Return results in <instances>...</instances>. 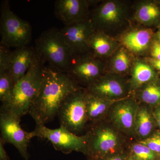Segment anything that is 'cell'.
<instances>
[{
  "instance_id": "1",
  "label": "cell",
  "mask_w": 160,
  "mask_h": 160,
  "mask_svg": "<svg viewBox=\"0 0 160 160\" xmlns=\"http://www.w3.org/2000/svg\"><path fill=\"white\" fill-rule=\"evenodd\" d=\"M81 88L66 72L44 66L42 86L29 113L36 125H45L58 116L66 98Z\"/></svg>"
},
{
  "instance_id": "2",
  "label": "cell",
  "mask_w": 160,
  "mask_h": 160,
  "mask_svg": "<svg viewBox=\"0 0 160 160\" xmlns=\"http://www.w3.org/2000/svg\"><path fill=\"white\" fill-rule=\"evenodd\" d=\"M132 2L102 0L91 9L90 19L95 30L116 39L131 26Z\"/></svg>"
},
{
  "instance_id": "3",
  "label": "cell",
  "mask_w": 160,
  "mask_h": 160,
  "mask_svg": "<svg viewBox=\"0 0 160 160\" xmlns=\"http://www.w3.org/2000/svg\"><path fill=\"white\" fill-rule=\"evenodd\" d=\"M44 63L36 52L32 65L15 85L10 102L5 106H1L0 111L7 112L20 119L29 113L42 86Z\"/></svg>"
},
{
  "instance_id": "4",
  "label": "cell",
  "mask_w": 160,
  "mask_h": 160,
  "mask_svg": "<svg viewBox=\"0 0 160 160\" xmlns=\"http://www.w3.org/2000/svg\"><path fill=\"white\" fill-rule=\"evenodd\" d=\"M35 50L44 62L66 72L72 56L60 29L50 28L42 32L36 41Z\"/></svg>"
},
{
  "instance_id": "5",
  "label": "cell",
  "mask_w": 160,
  "mask_h": 160,
  "mask_svg": "<svg viewBox=\"0 0 160 160\" xmlns=\"http://www.w3.org/2000/svg\"><path fill=\"white\" fill-rule=\"evenodd\" d=\"M0 33V45L9 49L28 46L31 39V25L15 14L7 1L1 6Z\"/></svg>"
},
{
  "instance_id": "6",
  "label": "cell",
  "mask_w": 160,
  "mask_h": 160,
  "mask_svg": "<svg viewBox=\"0 0 160 160\" xmlns=\"http://www.w3.org/2000/svg\"><path fill=\"white\" fill-rule=\"evenodd\" d=\"M58 116L60 126L73 134L77 135L84 129L88 121L85 89H78L66 98L60 106Z\"/></svg>"
},
{
  "instance_id": "7",
  "label": "cell",
  "mask_w": 160,
  "mask_h": 160,
  "mask_svg": "<svg viewBox=\"0 0 160 160\" xmlns=\"http://www.w3.org/2000/svg\"><path fill=\"white\" fill-rule=\"evenodd\" d=\"M30 139L34 137L46 139L52 144L55 149L65 154L72 152L87 151L86 136H79L73 134L63 127L51 129L45 125H36L33 131L29 132Z\"/></svg>"
},
{
  "instance_id": "8",
  "label": "cell",
  "mask_w": 160,
  "mask_h": 160,
  "mask_svg": "<svg viewBox=\"0 0 160 160\" xmlns=\"http://www.w3.org/2000/svg\"><path fill=\"white\" fill-rule=\"evenodd\" d=\"M106 60L95 57L90 52L72 58L66 72L78 85L89 87L106 73Z\"/></svg>"
},
{
  "instance_id": "9",
  "label": "cell",
  "mask_w": 160,
  "mask_h": 160,
  "mask_svg": "<svg viewBox=\"0 0 160 160\" xmlns=\"http://www.w3.org/2000/svg\"><path fill=\"white\" fill-rule=\"evenodd\" d=\"M84 89L92 95L114 102L128 98L131 91L129 77L107 72Z\"/></svg>"
},
{
  "instance_id": "10",
  "label": "cell",
  "mask_w": 160,
  "mask_h": 160,
  "mask_svg": "<svg viewBox=\"0 0 160 160\" xmlns=\"http://www.w3.org/2000/svg\"><path fill=\"white\" fill-rule=\"evenodd\" d=\"M20 120L21 119L9 112L0 111V139L5 144L9 143L13 145L22 157L28 160L30 157L28 146L31 139L29 132L22 129Z\"/></svg>"
},
{
  "instance_id": "11",
  "label": "cell",
  "mask_w": 160,
  "mask_h": 160,
  "mask_svg": "<svg viewBox=\"0 0 160 160\" xmlns=\"http://www.w3.org/2000/svg\"><path fill=\"white\" fill-rule=\"evenodd\" d=\"M155 30L132 23L116 39L136 57H149Z\"/></svg>"
},
{
  "instance_id": "12",
  "label": "cell",
  "mask_w": 160,
  "mask_h": 160,
  "mask_svg": "<svg viewBox=\"0 0 160 160\" xmlns=\"http://www.w3.org/2000/svg\"><path fill=\"white\" fill-rule=\"evenodd\" d=\"M98 0H58L54 13L65 26L87 21L90 19L91 7L97 6Z\"/></svg>"
},
{
  "instance_id": "13",
  "label": "cell",
  "mask_w": 160,
  "mask_h": 160,
  "mask_svg": "<svg viewBox=\"0 0 160 160\" xmlns=\"http://www.w3.org/2000/svg\"><path fill=\"white\" fill-rule=\"evenodd\" d=\"M72 58L89 52V42L95 31L90 19L65 26L60 29Z\"/></svg>"
},
{
  "instance_id": "14",
  "label": "cell",
  "mask_w": 160,
  "mask_h": 160,
  "mask_svg": "<svg viewBox=\"0 0 160 160\" xmlns=\"http://www.w3.org/2000/svg\"><path fill=\"white\" fill-rule=\"evenodd\" d=\"M86 137V152L95 158L102 157L109 153L118 144L116 135L107 128L97 127Z\"/></svg>"
},
{
  "instance_id": "15",
  "label": "cell",
  "mask_w": 160,
  "mask_h": 160,
  "mask_svg": "<svg viewBox=\"0 0 160 160\" xmlns=\"http://www.w3.org/2000/svg\"><path fill=\"white\" fill-rule=\"evenodd\" d=\"M132 8L133 22L154 30L160 26V0H136Z\"/></svg>"
},
{
  "instance_id": "16",
  "label": "cell",
  "mask_w": 160,
  "mask_h": 160,
  "mask_svg": "<svg viewBox=\"0 0 160 160\" xmlns=\"http://www.w3.org/2000/svg\"><path fill=\"white\" fill-rule=\"evenodd\" d=\"M36 55L32 46H23L11 51L10 55V72L15 85L26 74L34 62Z\"/></svg>"
},
{
  "instance_id": "17",
  "label": "cell",
  "mask_w": 160,
  "mask_h": 160,
  "mask_svg": "<svg viewBox=\"0 0 160 160\" xmlns=\"http://www.w3.org/2000/svg\"><path fill=\"white\" fill-rule=\"evenodd\" d=\"M10 49L0 47V102L1 106L10 102L15 84L10 72Z\"/></svg>"
},
{
  "instance_id": "18",
  "label": "cell",
  "mask_w": 160,
  "mask_h": 160,
  "mask_svg": "<svg viewBox=\"0 0 160 160\" xmlns=\"http://www.w3.org/2000/svg\"><path fill=\"white\" fill-rule=\"evenodd\" d=\"M136 57L125 47L120 45L106 60V72L129 77Z\"/></svg>"
},
{
  "instance_id": "19",
  "label": "cell",
  "mask_w": 160,
  "mask_h": 160,
  "mask_svg": "<svg viewBox=\"0 0 160 160\" xmlns=\"http://www.w3.org/2000/svg\"><path fill=\"white\" fill-rule=\"evenodd\" d=\"M158 77V72L144 58L136 57L129 77L131 91H137L144 85Z\"/></svg>"
},
{
  "instance_id": "20",
  "label": "cell",
  "mask_w": 160,
  "mask_h": 160,
  "mask_svg": "<svg viewBox=\"0 0 160 160\" xmlns=\"http://www.w3.org/2000/svg\"><path fill=\"white\" fill-rule=\"evenodd\" d=\"M120 45L115 38L102 32L95 30L89 40V52L95 57L106 60Z\"/></svg>"
},
{
  "instance_id": "21",
  "label": "cell",
  "mask_w": 160,
  "mask_h": 160,
  "mask_svg": "<svg viewBox=\"0 0 160 160\" xmlns=\"http://www.w3.org/2000/svg\"><path fill=\"white\" fill-rule=\"evenodd\" d=\"M128 98L118 101L112 112L117 125L126 130L131 129L134 126L137 114L136 103L134 100Z\"/></svg>"
},
{
  "instance_id": "22",
  "label": "cell",
  "mask_w": 160,
  "mask_h": 160,
  "mask_svg": "<svg viewBox=\"0 0 160 160\" xmlns=\"http://www.w3.org/2000/svg\"><path fill=\"white\" fill-rule=\"evenodd\" d=\"M85 101L88 120L93 122L99 119L106 112L109 106L115 102L95 96L86 90Z\"/></svg>"
},
{
  "instance_id": "23",
  "label": "cell",
  "mask_w": 160,
  "mask_h": 160,
  "mask_svg": "<svg viewBox=\"0 0 160 160\" xmlns=\"http://www.w3.org/2000/svg\"><path fill=\"white\" fill-rule=\"evenodd\" d=\"M137 97L142 102L149 105L160 103V79L159 77L144 85L136 91Z\"/></svg>"
},
{
  "instance_id": "24",
  "label": "cell",
  "mask_w": 160,
  "mask_h": 160,
  "mask_svg": "<svg viewBox=\"0 0 160 160\" xmlns=\"http://www.w3.org/2000/svg\"><path fill=\"white\" fill-rule=\"evenodd\" d=\"M137 131L141 136L145 137L151 132L152 123L149 112L145 108H140L136 117Z\"/></svg>"
},
{
  "instance_id": "25",
  "label": "cell",
  "mask_w": 160,
  "mask_h": 160,
  "mask_svg": "<svg viewBox=\"0 0 160 160\" xmlns=\"http://www.w3.org/2000/svg\"><path fill=\"white\" fill-rule=\"evenodd\" d=\"M132 152L135 159L137 160H153L155 157L153 151L141 143L132 146Z\"/></svg>"
},
{
  "instance_id": "26",
  "label": "cell",
  "mask_w": 160,
  "mask_h": 160,
  "mask_svg": "<svg viewBox=\"0 0 160 160\" xmlns=\"http://www.w3.org/2000/svg\"><path fill=\"white\" fill-rule=\"evenodd\" d=\"M140 143L147 146L154 152H160V133H155L146 139L140 142Z\"/></svg>"
},
{
  "instance_id": "27",
  "label": "cell",
  "mask_w": 160,
  "mask_h": 160,
  "mask_svg": "<svg viewBox=\"0 0 160 160\" xmlns=\"http://www.w3.org/2000/svg\"><path fill=\"white\" fill-rule=\"evenodd\" d=\"M149 57L160 60V42L153 40L150 49Z\"/></svg>"
},
{
  "instance_id": "28",
  "label": "cell",
  "mask_w": 160,
  "mask_h": 160,
  "mask_svg": "<svg viewBox=\"0 0 160 160\" xmlns=\"http://www.w3.org/2000/svg\"><path fill=\"white\" fill-rule=\"evenodd\" d=\"M144 58L146 62L153 67L155 70H156L158 72H160V60L149 57Z\"/></svg>"
},
{
  "instance_id": "29",
  "label": "cell",
  "mask_w": 160,
  "mask_h": 160,
  "mask_svg": "<svg viewBox=\"0 0 160 160\" xmlns=\"http://www.w3.org/2000/svg\"><path fill=\"white\" fill-rule=\"evenodd\" d=\"M5 144L0 139V160H10L4 147Z\"/></svg>"
},
{
  "instance_id": "30",
  "label": "cell",
  "mask_w": 160,
  "mask_h": 160,
  "mask_svg": "<svg viewBox=\"0 0 160 160\" xmlns=\"http://www.w3.org/2000/svg\"><path fill=\"white\" fill-rule=\"evenodd\" d=\"M154 40L160 42V25L155 31Z\"/></svg>"
},
{
  "instance_id": "31",
  "label": "cell",
  "mask_w": 160,
  "mask_h": 160,
  "mask_svg": "<svg viewBox=\"0 0 160 160\" xmlns=\"http://www.w3.org/2000/svg\"><path fill=\"white\" fill-rule=\"evenodd\" d=\"M155 117L158 125L160 128V108H159L156 112Z\"/></svg>"
},
{
  "instance_id": "32",
  "label": "cell",
  "mask_w": 160,
  "mask_h": 160,
  "mask_svg": "<svg viewBox=\"0 0 160 160\" xmlns=\"http://www.w3.org/2000/svg\"><path fill=\"white\" fill-rule=\"evenodd\" d=\"M103 160H125L123 158L119 156H114L110 158H107Z\"/></svg>"
},
{
  "instance_id": "33",
  "label": "cell",
  "mask_w": 160,
  "mask_h": 160,
  "mask_svg": "<svg viewBox=\"0 0 160 160\" xmlns=\"http://www.w3.org/2000/svg\"><path fill=\"white\" fill-rule=\"evenodd\" d=\"M129 160H137L135 159L132 158H129Z\"/></svg>"
},
{
  "instance_id": "34",
  "label": "cell",
  "mask_w": 160,
  "mask_h": 160,
  "mask_svg": "<svg viewBox=\"0 0 160 160\" xmlns=\"http://www.w3.org/2000/svg\"><path fill=\"white\" fill-rule=\"evenodd\" d=\"M158 77L160 79V72H158Z\"/></svg>"
}]
</instances>
